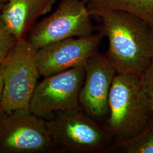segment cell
Returning a JSON list of instances; mask_svg holds the SVG:
<instances>
[{
  "label": "cell",
  "mask_w": 153,
  "mask_h": 153,
  "mask_svg": "<svg viewBox=\"0 0 153 153\" xmlns=\"http://www.w3.org/2000/svg\"><path fill=\"white\" fill-rule=\"evenodd\" d=\"M98 17L109 42L105 55L116 73L140 76L153 56V27L126 11H106Z\"/></svg>",
  "instance_id": "cell-1"
},
{
  "label": "cell",
  "mask_w": 153,
  "mask_h": 153,
  "mask_svg": "<svg viewBox=\"0 0 153 153\" xmlns=\"http://www.w3.org/2000/svg\"><path fill=\"white\" fill-rule=\"evenodd\" d=\"M107 130L116 143L136 136L145 128L153 113L140 76L115 75L109 92Z\"/></svg>",
  "instance_id": "cell-2"
},
{
  "label": "cell",
  "mask_w": 153,
  "mask_h": 153,
  "mask_svg": "<svg viewBox=\"0 0 153 153\" xmlns=\"http://www.w3.org/2000/svg\"><path fill=\"white\" fill-rule=\"evenodd\" d=\"M37 50L26 39L17 40L3 64L4 112L29 109L40 76L36 61Z\"/></svg>",
  "instance_id": "cell-3"
},
{
  "label": "cell",
  "mask_w": 153,
  "mask_h": 153,
  "mask_svg": "<svg viewBox=\"0 0 153 153\" xmlns=\"http://www.w3.org/2000/svg\"><path fill=\"white\" fill-rule=\"evenodd\" d=\"M59 152L46 120L30 109L0 115V153Z\"/></svg>",
  "instance_id": "cell-4"
},
{
  "label": "cell",
  "mask_w": 153,
  "mask_h": 153,
  "mask_svg": "<svg viewBox=\"0 0 153 153\" xmlns=\"http://www.w3.org/2000/svg\"><path fill=\"white\" fill-rule=\"evenodd\" d=\"M46 124L60 152H105L112 140L107 128L83 114L80 108L59 112Z\"/></svg>",
  "instance_id": "cell-5"
},
{
  "label": "cell",
  "mask_w": 153,
  "mask_h": 153,
  "mask_svg": "<svg viewBox=\"0 0 153 153\" xmlns=\"http://www.w3.org/2000/svg\"><path fill=\"white\" fill-rule=\"evenodd\" d=\"M94 30L84 0H61L55 12L33 28L28 41L38 51L66 39L91 35Z\"/></svg>",
  "instance_id": "cell-6"
},
{
  "label": "cell",
  "mask_w": 153,
  "mask_h": 153,
  "mask_svg": "<svg viewBox=\"0 0 153 153\" xmlns=\"http://www.w3.org/2000/svg\"><path fill=\"white\" fill-rule=\"evenodd\" d=\"M85 76V66H79L44 77L36 86L29 109L45 119L55 112L79 109Z\"/></svg>",
  "instance_id": "cell-7"
},
{
  "label": "cell",
  "mask_w": 153,
  "mask_h": 153,
  "mask_svg": "<svg viewBox=\"0 0 153 153\" xmlns=\"http://www.w3.org/2000/svg\"><path fill=\"white\" fill-rule=\"evenodd\" d=\"M102 33L78 38H71L48 44L36 52V61L41 76L46 77L74 68L85 66L96 52Z\"/></svg>",
  "instance_id": "cell-8"
},
{
  "label": "cell",
  "mask_w": 153,
  "mask_h": 153,
  "mask_svg": "<svg viewBox=\"0 0 153 153\" xmlns=\"http://www.w3.org/2000/svg\"><path fill=\"white\" fill-rule=\"evenodd\" d=\"M85 68L79 104L88 116L103 117L109 112V92L116 71L105 54L98 51L88 59Z\"/></svg>",
  "instance_id": "cell-9"
},
{
  "label": "cell",
  "mask_w": 153,
  "mask_h": 153,
  "mask_svg": "<svg viewBox=\"0 0 153 153\" xmlns=\"http://www.w3.org/2000/svg\"><path fill=\"white\" fill-rule=\"evenodd\" d=\"M55 0H8L0 15L7 30L17 40L23 38L27 28L51 10Z\"/></svg>",
  "instance_id": "cell-10"
},
{
  "label": "cell",
  "mask_w": 153,
  "mask_h": 153,
  "mask_svg": "<svg viewBox=\"0 0 153 153\" xmlns=\"http://www.w3.org/2000/svg\"><path fill=\"white\" fill-rule=\"evenodd\" d=\"M91 16L106 11H124L139 16L153 27V0H84Z\"/></svg>",
  "instance_id": "cell-11"
},
{
  "label": "cell",
  "mask_w": 153,
  "mask_h": 153,
  "mask_svg": "<svg viewBox=\"0 0 153 153\" xmlns=\"http://www.w3.org/2000/svg\"><path fill=\"white\" fill-rule=\"evenodd\" d=\"M126 153H153V117L136 136L123 142L115 143L108 150Z\"/></svg>",
  "instance_id": "cell-12"
},
{
  "label": "cell",
  "mask_w": 153,
  "mask_h": 153,
  "mask_svg": "<svg viewBox=\"0 0 153 153\" xmlns=\"http://www.w3.org/2000/svg\"><path fill=\"white\" fill-rule=\"evenodd\" d=\"M17 40L0 18V64H2Z\"/></svg>",
  "instance_id": "cell-13"
},
{
  "label": "cell",
  "mask_w": 153,
  "mask_h": 153,
  "mask_svg": "<svg viewBox=\"0 0 153 153\" xmlns=\"http://www.w3.org/2000/svg\"><path fill=\"white\" fill-rule=\"evenodd\" d=\"M142 88L150 101L153 112V54L149 64L140 76Z\"/></svg>",
  "instance_id": "cell-14"
},
{
  "label": "cell",
  "mask_w": 153,
  "mask_h": 153,
  "mask_svg": "<svg viewBox=\"0 0 153 153\" xmlns=\"http://www.w3.org/2000/svg\"><path fill=\"white\" fill-rule=\"evenodd\" d=\"M4 71H3V64H0V115L4 113L2 102L4 94Z\"/></svg>",
  "instance_id": "cell-15"
},
{
  "label": "cell",
  "mask_w": 153,
  "mask_h": 153,
  "mask_svg": "<svg viewBox=\"0 0 153 153\" xmlns=\"http://www.w3.org/2000/svg\"><path fill=\"white\" fill-rule=\"evenodd\" d=\"M7 1L8 0H0V5H5Z\"/></svg>",
  "instance_id": "cell-16"
},
{
  "label": "cell",
  "mask_w": 153,
  "mask_h": 153,
  "mask_svg": "<svg viewBox=\"0 0 153 153\" xmlns=\"http://www.w3.org/2000/svg\"><path fill=\"white\" fill-rule=\"evenodd\" d=\"M5 5H5H0V10H2V9L4 7Z\"/></svg>",
  "instance_id": "cell-17"
}]
</instances>
